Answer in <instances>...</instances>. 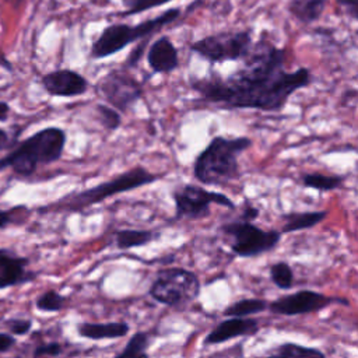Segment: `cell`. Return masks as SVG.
Segmentation results:
<instances>
[{
	"instance_id": "obj_1",
	"label": "cell",
	"mask_w": 358,
	"mask_h": 358,
	"mask_svg": "<svg viewBox=\"0 0 358 358\" xmlns=\"http://www.w3.org/2000/svg\"><path fill=\"white\" fill-rule=\"evenodd\" d=\"M287 52L263 32L253 42L243 64L222 77L213 71L206 77H192L189 87L207 102L221 109H256L280 112L294 92L312 84L306 67L285 70Z\"/></svg>"
},
{
	"instance_id": "obj_2",
	"label": "cell",
	"mask_w": 358,
	"mask_h": 358,
	"mask_svg": "<svg viewBox=\"0 0 358 358\" xmlns=\"http://www.w3.org/2000/svg\"><path fill=\"white\" fill-rule=\"evenodd\" d=\"M252 145L253 140L248 136H214L194 158V179L210 186H224L239 179V157Z\"/></svg>"
},
{
	"instance_id": "obj_3",
	"label": "cell",
	"mask_w": 358,
	"mask_h": 358,
	"mask_svg": "<svg viewBox=\"0 0 358 358\" xmlns=\"http://www.w3.org/2000/svg\"><path fill=\"white\" fill-rule=\"evenodd\" d=\"M165 173H155L148 171L141 165H136L119 175L98 183L96 186L74 192L63 196L57 201L41 208V211H67V213H80L84 211L98 203H102L116 194L126 193L134 189H140L143 186L151 185Z\"/></svg>"
},
{
	"instance_id": "obj_4",
	"label": "cell",
	"mask_w": 358,
	"mask_h": 358,
	"mask_svg": "<svg viewBox=\"0 0 358 358\" xmlns=\"http://www.w3.org/2000/svg\"><path fill=\"white\" fill-rule=\"evenodd\" d=\"M67 134L62 127H45L0 158V171L10 168L18 176H31L38 166L59 161L64 152Z\"/></svg>"
},
{
	"instance_id": "obj_5",
	"label": "cell",
	"mask_w": 358,
	"mask_h": 358,
	"mask_svg": "<svg viewBox=\"0 0 358 358\" xmlns=\"http://www.w3.org/2000/svg\"><path fill=\"white\" fill-rule=\"evenodd\" d=\"M180 8L172 7L138 24H109L101 31V34L92 42L90 56L91 59L98 60L116 55L133 42L150 38L157 31L175 22L180 17Z\"/></svg>"
},
{
	"instance_id": "obj_6",
	"label": "cell",
	"mask_w": 358,
	"mask_h": 358,
	"mask_svg": "<svg viewBox=\"0 0 358 358\" xmlns=\"http://www.w3.org/2000/svg\"><path fill=\"white\" fill-rule=\"evenodd\" d=\"M253 42V31L250 28L236 31L229 29L203 36L192 42L189 49L208 63L217 64L243 60Z\"/></svg>"
},
{
	"instance_id": "obj_7",
	"label": "cell",
	"mask_w": 358,
	"mask_h": 358,
	"mask_svg": "<svg viewBox=\"0 0 358 358\" xmlns=\"http://www.w3.org/2000/svg\"><path fill=\"white\" fill-rule=\"evenodd\" d=\"M201 291V284L196 273L182 267H168L157 273L148 294L166 306L178 308L194 301Z\"/></svg>"
},
{
	"instance_id": "obj_8",
	"label": "cell",
	"mask_w": 358,
	"mask_h": 358,
	"mask_svg": "<svg viewBox=\"0 0 358 358\" xmlns=\"http://www.w3.org/2000/svg\"><path fill=\"white\" fill-rule=\"evenodd\" d=\"M220 232L228 241L229 249L239 257H256L267 253L275 249L282 236L277 229H263L242 220L224 222Z\"/></svg>"
},
{
	"instance_id": "obj_9",
	"label": "cell",
	"mask_w": 358,
	"mask_h": 358,
	"mask_svg": "<svg viewBox=\"0 0 358 358\" xmlns=\"http://www.w3.org/2000/svg\"><path fill=\"white\" fill-rule=\"evenodd\" d=\"M172 199L175 204V220H203L211 214L213 204L229 210L236 208V204L227 194L193 183H183L175 187Z\"/></svg>"
},
{
	"instance_id": "obj_10",
	"label": "cell",
	"mask_w": 358,
	"mask_h": 358,
	"mask_svg": "<svg viewBox=\"0 0 358 358\" xmlns=\"http://www.w3.org/2000/svg\"><path fill=\"white\" fill-rule=\"evenodd\" d=\"M96 92L117 112L131 109L144 94V85L127 69H112L103 74L96 85Z\"/></svg>"
},
{
	"instance_id": "obj_11",
	"label": "cell",
	"mask_w": 358,
	"mask_h": 358,
	"mask_svg": "<svg viewBox=\"0 0 358 358\" xmlns=\"http://www.w3.org/2000/svg\"><path fill=\"white\" fill-rule=\"evenodd\" d=\"M348 305V299L334 298L313 289H299L294 294H287L271 301L267 309L280 316H298L306 313H316L330 305Z\"/></svg>"
},
{
	"instance_id": "obj_12",
	"label": "cell",
	"mask_w": 358,
	"mask_h": 358,
	"mask_svg": "<svg viewBox=\"0 0 358 358\" xmlns=\"http://www.w3.org/2000/svg\"><path fill=\"white\" fill-rule=\"evenodd\" d=\"M43 90L50 96L73 98L85 94L90 88L88 80L78 71L71 69H57L41 77Z\"/></svg>"
},
{
	"instance_id": "obj_13",
	"label": "cell",
	"mask_w": 358,
	"mask_h": 358,
	"mask_svg": "<svg viewBox=\"0 0 358 358\" xmlns=\"http://www.w3.org/2000/svg\"><path fill=\"white\" fill-rule=\"evenodd\" d=\"M29 259L15 252L0 248V289L22 285L35 280L36 274L29 271Z\"/></svg>"
},
{
	"instance_id": "obj_14",
	"label": "cell",
	"mask_w": 358,
	"mask_h": 358,
	"mask_svg": "<svg viewBox=\"0 0 358 358\" xmlns=\"http://www.w3.org/2000/svg\"><path fill=\"white\" fill-rule=\"evenodd\" d=\"M259 330L260 323L255 317H228L208 331L204 337V345H215L238 337L253 336Z\"/></svg>"
},
{
	"instance_id": "obj_15",
	"label": "cell",
	"mask_w": 358,
	"mask_h": 358,
	"mask_svg": "<svg viewBox=\"0 0 358 358\" xmlns=\"http://www.w3.org/2000/svg\"><path fill=\"white\" fill-rule=\"evenodd\" d=\"M148 67L155 74H169L179 67V53L169 36H159L147 50Z\"/></svg>"
},
{
	"instance_id": "obj_16",
	"label": "cell",
	"mask_w": 358,
	"mask_h": 358,
	"mask_svg": "<svg viewBox=\"0 0 358 358\" xmlns=\"http://www.w3.org/2000/svg\"><path fill=\"white\" fill-rule=\"evenodd\" d=\"M130 331L127 322H105V323H91L83 322L77 326V333L83 338L88 340H113L122 338Z\"/></svg>"
},
{
	"instance_id": "obj_17",
	"label": "cell",
	"mask_w": 358,
	"mask_h": 358,
	"mask_svg": "<svg viewBox=\"0 0 358 358\" xmlns=\"http://www.w3.org/2000/svg\"><path fill=\"white\" fill-rule=\"evenodd\" d=\"M327 217L326 210H313V211H291L284 214L281 234L298 232L303 229H309L320 224Z\"/></svg>"
},
{
	"instance_id": "obj_18",
	"label": "cell",
	"mask_w": 358,
	"mask_h": 358,
	"mask_svg": "<svg viewBox=\"0 0 358 358\" xmlns=\"http://www.w3.org/2000/svg\"><path fill=\"white\" fill-rule=\"evenodd\" d=\"M327 0H288L287 11L301 24L309 25L316 22L324 8Z\"/></svg>"
},
{
	"instance_id": "obj_19",
	"label": "cell",
	"mask_w": 358,
	"mask_h": 358,
	"mask_svg": "<svg viewBox=\"0 0 358 358\" xmlns=\"http://www.w3.org/2000/svg\"><path fill=\"white\" fill-rule=\"evenodd\" d=\"M255 358H326L324 352L316 347H308L298 343H282L273 350Z\"/></svg>"
},
{
	"instance_id": "obj_20",
	"label": "cell",
	"mask_w": 358,
	"mask_h": 358,
	"mask_svg": "<svg viewBox=\"0 0 358 358\" xmlns=\"http://www.w3.org/2000/svg\"><path fill=\"white\" fill-rule=\"evenodd\" d=\"M158 236L151 229H119L115 232V245L120 250L141 248L152 242Z\"/></svg>"
},
{
	"instance_id": "obj_21",
	"label": "cell",
	"mask_w": 358,
	"mask_h": 358,
	"mask_svg": "<svg viewBox=\"0 0 358 358\" xmlns=\"http://www.w3.org/2000/svg\"><path fill=\"white\" fill-rule=\"evenodd\" d=\"M345 179V175H326L319 172H309L301 176V183L306 189H313L317 192H331L343 187Z\"/></svg>"
},
{
	"instance_id": "obj_22",
	"label": "cell",
	"mask_w": 358,
	"mask_h": 358,
	"mask_svg": "<svg viewBox=\"0 0 358 358\" xmlns=\"http://www.w3.org/2000/svg\"><path fill=\"white\" fill-rule=\"evenodd\" d=\"M151 343L152 336L150 333L137 331L129 338L124 348L120 352H117L113 358H150L148 348Z\"/></svg>"
},
{
	"instance_id": "obj_23",
	"label": "cell",
	"mask_w": 358,
	"mask_h": 358,
	"mask_svg": "<svg viewBox=\"0 0 358 358\" xmlns=\"http://www.w3.org/2000/svg\"><path fill=\"white\" fill-rule=\"evenodd\" d=\"M267 306L268 302L262 298H243L227 306L222 310V315L228 317H249L252 315L264 312Z\"/></svg>"
},
{
	"instance_id": "obj_24",
	"label": "cell",
	"mask_w": 358,
	"mask_h": 358,
	"mask_svg": "<svg viewBox=\"0 0 358 358\" xmlns=\"http://www.w3.org/2000/svg\"><path fill=\"white\" fill-rule=\"evenodd\" d=\"M67 298L56 289L43 291L35 301V308L41 312H60L66 306Z\"/></svg>"
},
{
	"instance_id": "obj_25",
	"label": "cell",
	"mask_w": 358,
	"mask_h": 358,
	"mask_svg": "<svg viewBox=\"0 0 358 358\" xmlns=\"http://www.w3.org/2000/svg\"><path fill=\"white\" fill-rule=\"evenodd\" d=\"M270 280L280 289H289L294 285V270L287 262H277L270 266Z\"/></svg>"
},
{
	"instance_id": "obj_26",
	"label": "cell",
	"mask_w": 358,
	"mask_h": 358,
	"mask_svg": "<svg viewBox=\"0 0 358 358\" xmlns=\"http://www.w3.org/2000/svg\"><path fill=\"white\" fill-rule=\"evenodd\" d=\"M95 112L98 115V119L103 129L108 131H115L122 126V113L113 109L109 105L98 103L95 105Z\"/></svg>"
},
{
	"instance_id": "obj_27",
	"label": "cell",
	"mask_w": 358,
	"mask_h": 358,
	"mask_svg": "<svg viewBox=\"0 0 358 358\" xmlns=\"http://www.w3.org/2000/svg\"><path fill=\"white\" fill-rule=\"evenodd\" d=\"M120 1L124 6V10L122 13H119V15L129 17V15L141 14L144 11L152 10L158 6H164L173 0H120Z\"/></svg>"
},
{
	"instance_id": "obj_28",
	"label": "cell",
	"mask_w": 358,
	"mask_h": 358,
	"mask_svg": "<svg viewBox=\"0 0 358 358\" xmlns=\"http://www.w3.org/2000/svg\"><path fill=\"white\" fill-rule=\"evenodd\" d=\"M63 354V345L59 341H49L36 345L32 351V358H57Z\"/></svg>"
},
{
	"instance_id": "obj_29",
	"label": "cell",
	"mask_w": 358,
	"mask_h": 358,
	"mask_svg": "<svg viewBox=\"0 0 358 358\" xmlns=\"http://www.w3.org/2000/svg\"><path fill=\"white\" fill-rule=\"evenodd\" d=\"M6 326L10 330V334H13V336H25L32 329V320L31 319L13 317V319L6 320Z\"/></svg>"
},
{
	"instance_id": "obj_30",
	"label": "cell",
	"mask_w": 358,
	"mask_h": 358,
	"mask_svg": "<svg viewBox=\"0 0 358 358\" xmlns=\"http://www.w3.org/2000/svg\"><path fill=\"white\" fill-rule=\"evenodd\" d=\"M24 207H14L10 210H0V229L7 228L11 224H15L20 215V211H22Z\"/></svg>"
},
{
	"instance_id": "obj_31",
	"label": "cell",
	"mask_w": 358,
	"mask_h": 358,
	"mask_svg": "<svg viewBox=\"0 0 358 358\" xmlns=\"http://www.w3.org/2000/svg\"><path fill=\"white\" fill-rule=\"evenodd\" d=\"M147 42H148V38L141 39L140 45H138V46H136V49H134V50H131V52L129 53V56H127V59H126V62H124V66H123L124 69L134 67V66L140 62V59H141V57H143V55H144V49H145Z\"/></svg>"
},
{
	"instance_id": "obj_32",
	"label": "cell",
	"mask_w": 358,
	"mask_h": 358,
	"mask_svg": "<svg viewBox=\"0 0 358 358\" xmlns=\"http://www.w3.org/2000/svg\"><path fill=\"white\" fill-rule=\"evenodd\" d=\"M259 214H260V211H259L257 207L252 206L249 201H245V204L242 207V211H241V215H239V220L253 222L259 217Z\"/></svg>"
},
{
	"instance_id": "obj_33",
	"label": "cell",
	"mask_w": 358,
	"mask_h": 358,
	"mask_svg": "<svg viewBox=\"0 0 358 358\" xmlns=\"http://www.w3.org/2000/svg\"><path fill=\"white\" fill-rule=\"evenodd\" d=\"M336 1L340 7L344 8V11L351 20L355 21L358 18V0H336Z\"/></svg>"
},
{
	"instance_id": "obj_34",
	"label": "cell",
	"mask_w": 358,
	"mask_h": 358,
	"mask_svg": "<svg viewBox=\"0 0 358 358\" xmlns=\"http://www.w3.org/2000/svg\"><path fill=\"white\" fill-rule=\"evenodd\" d=\"M15 337L10 333L0 331V354L10 351L15 345Z\"/></svg>"
},
{
	"instance_id": "obj_35",
	"label": "cell",
	"mask_w": 358,
	"mask_h": 358,
	"mask_svg": "<svg viewBox=\"0 0 358 358\" xmlns=\"http://www.w3.org/2000/svg\"><path fill=\"white\" fill-rule=\"evenodd\" d=\"M14 144H15V140L11 138L10 134L4 129H0V151L7 150V148L13 147Z\"/></svg>"
},
{
	"instance_id": "obj_36",
	"label": "cell",
	"mask_w": 358,
	"mask_h": 358,
	"mask_svg": "<svg viewBox=\"0 0 358 358\" xmlns=\"http://www.w3.org/2000/svg\"><path fill=\"white\" fill-rule=\"evenodd\" d=\"M10 112H11L10 105L4 101H0V122H7Z\"/></svg>"
}]
</instances>
